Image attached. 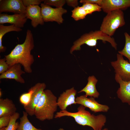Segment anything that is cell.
I'll return each mask as SVG.
<instances>
[{"instance_id": "1", "label": "cell", "mask_w": 130, "mask_h": 130, "mask_svg": "<svg viewBox=\"0 0 130 130\" xmlns=\"http://www.w3.org/2000/svg\"><path fill=\"white\" fill-rule=\"evenodd\" d=\"M34 47L32 33L30 30L28 29L24 42L16 45L9 54L5 56L9 67L16 64H20L23 66L26 72L32 73L31 67L34 60L31 52Z\"/></svg>"}, {"instance_id": "2", "label": "cell", "mask_w": 130, "mask_h": 130, "mask_svg": "<svg viewBox=\"0 0 130 130\" xmlns=\"http://www.w3.org/2000/svg\"><path fill=\"white\" fill-rule=\"evenodd\" d=\"M85 108L80 105L77 108V111L75 112H70L66 110H61L56 113L54 117L57 118L64 116L71 117L80 125L90 126L94 130L102 129L106 122V116L101 114L97 116L91 114L85 110Z\"/></svg>"}, {"instance_id": "3", "label": "cell", "mask_w": 130, "mask_h": 130, "mask_svg": "<svg viewBox=\"0 0 130 130\" xmlns=\"http://www.w3.org/2000/svg\"><path fill=\"white\" fill-rule=\"evenodd\" d=\"M57 100L51 90H45L36 108V117L41 121L52 119L57 110Z\"/></svg>"}, {"instance_id": "4", "label": "cell", "mask_w": 130, "mask_h": 130, "mask_svg": "<svg viewBox=\"0 0 130 130\" xmlns=\"http://www.w3.org/2000/svg\"><path fill=\"white\" fill-rule=\"evenodd\" d=\"M98 40H102L104 43L108 42L115 50L117 49V44L114 39L99 30L91 31L81 35L74 42L73 46L70 49V52L72 54L75 51L80 50L81 46L84 44L90 46H95Z\"/></svg>"}, {"instance_id": "5", "label": "cell", "mask_w": 130, "mask_h": 130, "mask_svg": "<svg viewBox=\"0 0 130 130\" xmlns=\"http://www.w3.org/2000/svg\"><path fill=\"white\" fill-rule=\"evenodd\" d=\"M107 13L103 19L100 30L112 37L117 29L125 24L124 13L123 10H117Z\"/></svg>"}, {"instance_id": "6", "label": "cell", "mask_w": 130, "mask_h": 130, "mask_svg": "<svg viewBox=\"0 0 130 130\" xmlns=\"http://www.w3.org/2000/svg\"><path fill=\"white\" fill-rule=\"evenodd\" d=\"M40 6L42 17L44 22L55 21L60 24L64 20L63 15L67 10L63 7L53 8L50 6L41 3Z\"/></svg>"}, {"instance_id": "7", "label": "cell", "mask_w": 130, "mask_h": 130, "mask_svg": "<svg viewBox=\"0 0 130 130\" xmlns=\"http://www.w3.org/2000/svg\"><path fill=\"white\" fill-rule=\"evenodd\" d=\"M117 60L111 62L115 74L124 81L130 80V63L125 60L121 54L117 53Z\"/></svg>"}, {"instance_id": "8", "label": "cell", "mask_w": 130, "mask_h": 130, "mask_svg": "<svg viewBox=\"0 0 130 130\" xmlns=\"http://www.w3.org/2000/svg\"><path fill=\"white\" fill-rule=\"evenodd\" d=\"M44 83H38L33 86V92L29 104L24 107L25 111L31 116L34 115L36 108L46 87Z\"/></svg>"}, {"instance_id": "9", "label": "cell", "mask_w": 130, "mask_h": 130, "mask_svg": "<svg viewBox=\"0 0 130 130\" xmlns=\"http://www.w3.org/2000/svg\"><path fill=\"white\" fill-rule=\"evenodd\" d=\"M26 7L22 0H0V13H12L15 14H25Z\"/></svg>"}, {"instance_id": "10", "label": "cell", "mask_w": 130, "mask_h": 130, "mask_svg": "<svg viewBox=\"0 0 130 130\" xmlns=\"http://www.w3.org/2000/svg\"><path fill=\"white\" fill-rule=\"evenodd\" d=\"M77 104L83 105L92 111L96 113L98 112H107L109 108L107 106L98 103L95 98L93 97L87 98L85 95L77 97L75 99Z\"/></svg>"}, {"instance_id": "11", "label": "cell", "mask_w": 130, "mask_h": 130, "mask_svg": "<svg viewBox=\"0 0 130 130\" xmlns=\"http://www.w3.org/2000/svg\"><path fill=\"white\" fill-rule=\"evenodd\" d=\"M77 93V91L72 87L60 94L57 99V104L61 110H66L69 106L77 104L75 100Z\"/></svg>"}, {"instance_id": "12", "label": "cell", "mask_w": 130, "mask_h": 130, "mask_svg": "<svg viewBox=\"0 0 130 130\" xmlns=\"http://www.w3.org/2000/svg\"><path fill=\"white\" fill-rule=\"evenodd\" d=\"M101 6L106 13L116 10H125L130 7V0H102Z\"/></svg>"}, {"instance_id": "13", "label": "cell", "mask_w": 130, "mask_h": 130, "mask_svg": "<svg viewBox=\"0 0 130 130\" xmlns=\"http://www.w3.org/2000/svg\"><path fill=\"white\" fill-rule=\"evenodd\" d=\"M25 15L31 20V25L34 28L38 25H43L44 22L41 14V9L38 5H29L26 7Z\"/></svg>"}, {"instance_id": "14", "label": "cell", "mask_w": 130, "mask_h": 130, "mask_svg": "<svg viewBox=\"0 0 130 130\" xmlns=\"http://www.w3.org/2000/svg\"><path fill=\"white\" fill-rule=\"evenodd\" d=\"M25 14H19L9 15L6 13L0 14V24L9 23L16 27H23L27 20Z\"/></svg>"}, {"instance_id": "15", "label": "cell", "mask_w": 130, "mask_h": 130, "mask_svg": "<svg viewBox=\"0 0 130 130\" xmlns=\"http://www.w3.org/2000/svg\"><path fill=\"white\" fill-rule=\"evenodd\" d=\"M115 79L120 85L117 92L118 97L122 102L127 103L130 105V80L124 81L116 74Z\"/></svg>"}, {"instance_id": "16", "label": "cell", "mask_w": 130, "mask_h": 130, "mask_svg": "<svg viewBox=\"0 0 130 130\" xmlns=\"http://www.w3.org/2000/svg\"><path fill=\"white\" fill-rule=\"evenodd\" d=\"M21 66L20 64H17L10 67L6 71L0 75V79H13L20 83H24L25 80L21 75L26 72L22 70Z\"/></svg>"}, {"instance_id": "17", "label": "cell", "mask_w": 130, "mask_h": 130, "mask_svg": "<svg viewBox=\"0 0 130 130\" xmlns=\"http://www.w3.org/2000/svg\"><path fill=\"white\" fill-rule=\"evenodd\" d=\"M88 83L86 86L78 93L84 92L85 96L95 98H98L99 93L97 91L96 87V85L98 80L94 76H89L88 78Z\"/></svg>"}, {"instance_id": "18", "label": "cell", "mask_w": 130, "mask_h": 130, "mask_svg": "<svg viewBox=\"0 0 130 130\" xmlns=\"http://www.w3.org/2000/svg\"><path fill=\"white\" fill-rule=\"evenodd\" d=\"M17 110L12 100L7 98H0V117L6 115L11 116L17 112Z\"/></svg>"}, {"instance_id": "19", "label": "cell", "mask_w": 130, "mask_h": 130, "mask_svg": "<svg viewBox=\"0 0 130 130\" xmlns=\"http://www.w3.org/2000/svg\"><path fill=\"white\" fill-rule=\"evenodd\" d=\"M22 29L15 26L13 25L8 26H5L3 24H0V52H5L6 48L2 45V39L3 37L6 33L12 31L19 32Z\"/></svg>"}, {"instance_id": "20", "label": "cell", "mask_w": 130, "mask_h": 130, "mask_svg": "<svg viewBox=\"0 0 130 130\" xmlns=\"http://www.w3.org/2000/svg\"><path fill=\"white\" fill-rule=\"evenodd\" d=\"M23 113L17 130H42L37 128L33 125L28 118V114L25 111H23Z\"/></svg>"}, {"instance_id": "21", "label": "cell", "mask_w": 130, "mask_h": 130, "mask_svg": "<svg viewBox=\"0 0 130 130\" xmlns=\"http://www.w3.org/2000/svg\"><path fill=\"white\" fill-rule=\"evenodd\" d=\"M125 42L124 48L119 51V53L127 58L130 63V35L127 32L124 33Z\"/></svg>"}, {"instance_id": "22", "label": "cell", "mask_w": 130, "mask_h": 130, "mask_svg": "<svg viewBox=\"0 0 130 130\" xmlns=\"http://www.w3.org/2000/svg\"><path fill=\"white\" fill-rule=\"evenodd\" d=\"M72 17L76 21L85 19L88 15L82 6H78L72 11Z\"/></svg>"}, {"instance_id": "23", "label": "cell", "mask_w": 130, "mask_h": 130, "mask_svg": "<svg viewBox=\"0 0 130 130\" xmlns=\"http://www.w3.org/2000/svg\"><path fill=\"white\" fill-rule=\"evenodd\" d=\"M33 91V86L29 89L27 92L23 93L20 96L19 101L20 103L23 105L24 107L27 106L29 104Z\"/></svg>"}, {"instance_id": "24", "label": "cell", "mask_w": 130, "mask_h": 130, "mask_svg": "<svg viewBox=\"0 0 130 130\" xmlns=\"http://www.w3.org/2000/svg\"><path fill=\"white\" fill-rule=\"evenodd\" d=\"M82 6L87 14H91L95 12H100L102 10V7L96 4L84 3Z\"/></svg>"}, {"instance_id": "25", "label": "cell", "mask_w": 130, "mask_h": 130, "mask_svg": "<svg viewBox=\"0 0 130 130\" xmlns=\"http://www.w3.org/2000/svg\"><path fill=\"white\" fill-rule=\"evenodd\" d=\"M20 114L16 112L11 116L10 123L6 127V130H17L18 128L19 123L16 121L20 117Z\"/></svg>"}, {"instance_id": "26", "label": "cell", "mask_w": 130, "mask_h": 130, "mask_svg": "<svg viewBox=\"0 0 130 130\" xmlns=\"http://www.w3.org/2000/svg\"><path fill=\"white\" fill-rule=\"evenodd\" d=\"M66 3L65 0H45L44 3L49 6H54L56 8L63 7Z\"/></svg>"}, {"instance_id": "27", "label": "cell", "mask_w": 130, "mask_h": 130, "mask_svg": "<svg viewBox=\"0 0 130 130\" xmlns=\"http://www.w3.org/2000/svg\"><path fill=\"white\" fill-rule=\"evenodd\" d=\"M11 116L6 115L0 117V128L8 126L10 121Z\"/></svg>"}, {"instance_id": "28", "label": "cell", "mask_w": 130, "mask_h": 130, "mask_svg": "<svg viewBox=\"0 0 130 130\" xmlns=\"http://www.w3.org/2000/svg\"><path fill=\"white\" fill-rule=\"evenodd\" d=\"M9 66L7 63L5 57L0 59V74H1L6 71Z\"/></svg>"}, {"instance_id": "29", "label": "cell", "mask_w": 130, "mask_h": 130, "mask_svg": "<svg viewBox=\"0 0 130 130\" xmlns=\"http://www.w3.org/2000/svg\"><path fill=\"white\" fill-rule=\"evenodd\" d=\"M44 1L42 0H22L24 5L26 7L29 5H39Z\"/></svg>"}, {"instance_id": "30", "label": "cell", "mask_w": 130, "mask_h": 130, "mask_svg": "<svg viewBox=\"0 0 130 130\" xmlns=\"http://www.w3.org/2000/svg\"><path fill=\"white\" fill-rule=\"evenodd\" d=\"M102 0H80L79 2L83 4L86 3L96 4L101 6Z\"/></svg>"}, {"instance_id": "31", "label": "cell", "mask_w": 130, "mask_h": 130, "mask_svg": "<svg viewBox=\"0 0 130 130\" xmlns=\"http://www.w3.org/2000/svg\"><path fill=\"white\" fill-rule=\"evenodd\" d=\"M67 5L74 8L78 6V0H65Z\"/></svg>"}, {"instance_id": "32", "label": "cell", "mask_w": 130, "mask_h": 130, "mask_svg": "<svg viewBox=\"0 0 130 130\" xmlns=\"http://www.w3.org/2000/svg\"><path fill=\"white\" fill-rule=\"evenodd\" d=\"M6 127H4L0 128V130H6Z\"/></svg>"}, {"instance_id": "33", "label": "cell", "mask_w": 130, "mask_h": 130, "mask_svg": "<svg viewBox=\"0 0 130 130\" xmlns=\"http://www.w3.org/2000/svg\"><path fill=\"white\" fill-rule=\"evenodd\" d=\"M59 130H64L63 129H62V128H61V129H59ZM100 130H108V129L107 128H105L104 129H101Z\"/></svg>"}, {"instance_id": "34", "label": "cell", "mask_w": 130, "mask_h": 130, "mask_svg": "<svg viewBox=\"0 0 130 130\" xmlns=\"http://www.w3.org/2000/svg\"><path fill=\"white\" fill-rule=\"evenodd\" d=\"M2 94V92L1 91V89H0V98H1V97Z\"/></svg>"}]
</instances>
